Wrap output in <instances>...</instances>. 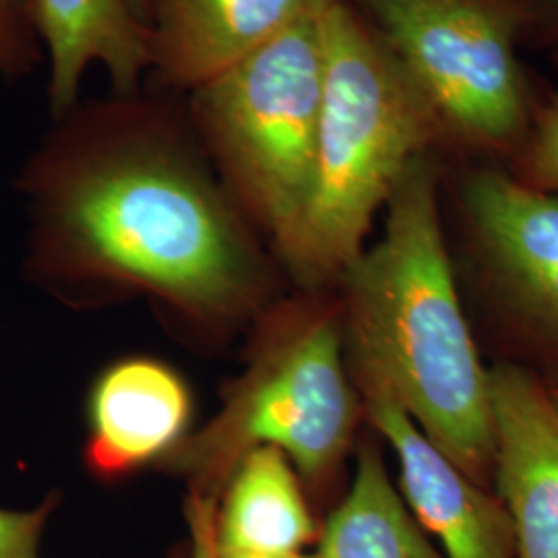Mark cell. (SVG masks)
I'll use <instances>...</instances> for the list:
<instances>
[{"label":"cell","instance_id":"7c38bea8","mask_svg":"<svg viewBox=\"0 0 558 558\" xmlns=\"http://www.w3.org/2000/svg\"><path fill=\"white\" fill-rule=\"evenodd\" d=\"M36 34L48 64V112L59 117L81 100L83 77L101 66L110 89L133 92L149 73L147 23L129 0H32Z\"/></svg>","mask_w":558,"mask_h":558},{"label":"cell","instance_id":"5bb4252c","mask_svg":"<svg viewBox=\"0 0 558 558\" xmlns=\"http://www.w3.org/2000/svg\"><path fill=\"white\" fill-rule=\"evenodd\" d=\"M311 558H445L410 513L373 442H364L343 500Z\"/></svg>","mask_w":558,"mask_h":558},{"label":"cell","instance_id":"7402d4cb","mask_svg":"<svg viewBox=\"0 0 558 558\" xmlns=\"http://www.w3.org/2000/svg\"><path fill=\"white\" fill-rule=\"evenodd\" d=\"M557 2H558V0H557Z\"/></svg>","mask_w":558,"mask_h":558},{"label":"cell","instance_id":"ffe728a7","mask_svg":"<svg viewBox=\"0 0 558 558\" xmlns=\"http://www.w3.org/2000/svg\"><path fill=\"white\" fill-rule=\"evenodd\" d=\"M133 11L140 15L141 20H147V0H129Z\"/></svg>","mask_w":558,"mask_h":558},{"label":"cell","instance_id":"5b68a950","mask_svg":"<svg viewBox=\"0 0 558 558\" xmlns=\"http://www.w3.org/2000/svg\"><path fill=\"white\" fill-rule=\"evenodd\" d=\"M323 13L182 96L207 158L276 259L299 226L313 179L325 69Z\"/></svg>","mask_w":558,"mask_h":558},{"label":"cell","instance_id":"7a4b0ae2","mask_svg":"<svg viewBox=\"0 0 558 558\" xmlns=\"http://www.w3.org/2000/svg\"><path fill=\"white\" fill-rule=\"evenodd\" d=\"M338 283L350 371L383 383L420 430L482 484L493 474L490 371L461 308L428 154L401 174L379 240Z\"/></svg>","mask_w":558,"mask_h":558},{"label":"cell","instance_id":"9c48e42d","mask_svg":"<svg viewBox=\"0 0 558 558\" xmlns=\"http://www.w3.org/2000/svg\"><path fill=\"white\" fill-rule=\"evenodd\" d=\"M490 379L493 474L511 519L518 558H558V412L518 366Z\"/></svg>","mask_w":558,"mask_h":558},{"label":"cell","instance_id":"d6986e66","mask_svg":"<svg viewBox=\"0 0 558 558\" xmlns=\"http://www.w3.org/2000/svg\"><path fill=\"white\" fill-rule=\"evenodd\" d=\"M168 558H199V555H197V550H195L193 542L189 539L186 544H180L177 550H172V553H170V557Z\"/></svg>","mask_w":558,"mask_h":558},{"label":"cell","instance_id":"4fadbf2b","mask_svg":"<svg viewBox=\"0 0 558 558\" xmlns=\"http://www.w3.org/2000/svg\"><path fill=\"white\" fill-rule=\"evenodd\" d=\"M315 538L317 525L290 459L271 447L242 456L216 502L214 548L296 555Z\"/></svg>","mask_w":558,"mask_h":558},{"label":"cell","instance_id":"e0dca14e","mask_svg":"<svg viewBox=\"0 0 558 558\" xmlns=\"http://www.w3.org/2000/svg\"><path fill=\"white\" fill-rule=\"evenodd\" d=\"M525 184L558 195V94L539 120L530 145Z\"/></svg>","mask_w":558,"mask_h":558},{"label":"cell","instance_id":"277c9868","mask_svg":"<svg viewBox=\"0 0 558 558\" xmlns=\"http://www.w3.org/2000/svg\"><path fill=\"white\" fill-rule=\"evenodd\" d=\"M360 412L341 311L274 304L255 323L248 364L216 418L161 465L189 482L191 499L216 505L240 458L271 447L319 488L350 449Z\"/></svg>","mask_w":558,"mask_h":558},{"label":"cell","instance_id":"8fae6325","mask_svg":"<svg viewBox=\"0 0 558 558\" xmlns=\"http://www.w3.org/2000/svg\"><path fill=\"white\" fill-rule=\"evenodd\" d=\"M465 209L507 296L558 343V195L484 170L465 184Z\"/></svg>","mask_w":558,"mask_h":558},{"label":"cell","instance_id":"ac0fdd59","mask_svg":"<svg viewBox=\"0 0 558 558\" xmlns=\"http://www.w3.org/2000/svg\"><path fill=\"white\" fill-rule=\"evenodd\" d=\"M216 505L203 500H189V523H191V542L195 544L199 558H311L306 553L296 555H265V553H236V550H218L211 544V519Z\"/></svg>","mask_w":558,"mask_h":558},{"label":"cell","instance_id":"ba28073f","mask_svg":"<svg viewBox=\"0 0 558 558\" xmlns=\"http://www.w3.org/2000/svg\"><path fill=\"white\" fill-rule=\"evenodd\" d=\"M338 0H147L151 85L186 96Z\"/></svg>","mask_w":558,"mask_h":558},{"label":"cell","instance_id":"44dd1931","mask_svg":"<svg viewBox=\"0 0 558 558\" xmlns=\"http://www.w3.org/2000/svg\"><path fill=\"white\" fill-rule=\"evenodd\" d=\"M550 398H553V403H555V408H557L558 412V391H555V393H550Z\"/></svg>","mask_w":558,"mask_h":558},{"label":"cell","instance_id":"30bf717a","mask_svg":"<svg viewBox=\"0 0 558 558\" xmlns=\"http://www.w3.org/2000/svg\"><path fill=\"white\" fill-rule=\"evenodd\" d=\"M193 393L168 362L129 356L108 364L87 398L85 463L96 478L161 465L191 435Z\"/></svg>","mask_w":558,"mask_h":558},{"label":"cell","instance_id":"9a60e30c","mask_svg":"<svg viewBox=\"0 0 558 558\" xmlns=\"http://www.w3.org/2000/svg\"><path fill=\"white\" fill-rule=\"evenodd\" d=\"M41 62L32 0H0V80H27Z\"/></svg>","mask_w":558,"mask_h":558},{"label":"cell","instance_id":"6da1fadb","mask_svg":"<svg viewBox=\"0 0 558 558\" xmlns=\"http://www.w3.org/2000/svg\"><path fill=\"white\" fill-rule=\"evenodd\" d=\"M25 271L52 294L143 296L203 339L274 306L281 267L207 158L179 94L81 98L21 166Z\"/></svg>","mask_w":558,"mask_h":558},{"label":"cell","instance_id":"8992f818","mask_svg":"<svg viewBox=\"0 0 558 558\" xmlns=\"http://www.w3.org/2000/svg\"><path fill=\"white\" fill-rule=\"evenodd\" d=\"M433 106L442 131L484 147L519 140L530 94L515 15L499 0H350Z\"/></svg>","mask_w":558,"mask_h":558},{"label":"cell","instance_id":"3957f363","mask_svg":"<svg viewBox=\"0 0 558 558\" xmlns=\"http://www.w3.org/2000/svg\"><path fill=\"white\" fill-rule=\"evenodd\" d=\"M323 100L299 226L278 255L300 288L338 283L412 161L442 131L398 57L350 0L323 13Z\"/></svg>","mask_w":558,"mask_h":558},{"label":"cell","instance_id":"52a82bcc","mask_svg":"<svg viewBox=\"0 0 558 558\" xmlns=\"http://www.w3.org/2000/svg\"><path fill=\"white\" fill-rule=\"evenodd\" d=\"M352 379L364 416L398 459L401 497L420 527L439 539L442 557L518 558L500 499L447 458L383 383L360 373Z\"/></svg>","mask_w":558,"mask_h":558},{"label":"cell","instance_id":"2e32d148","mask_svg":"<svg viewBox=\"0 0 558 558\" xmlns=\"http://www.w3.org/2000/svg\"><path fill=\"white\" fill-rule=\"evenodd\" d=\"M59 497H46L34 509H0V558H40L41 538Z\"/></svg>","mask_w":558,"mask_h":558}]
</instances>
